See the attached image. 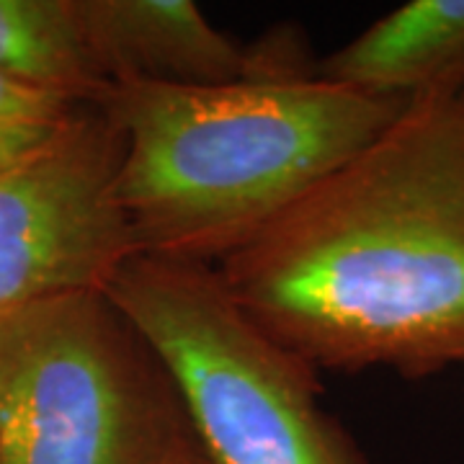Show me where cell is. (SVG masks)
<instances>
[{"label": "cell", "instance_id": "cell-1", "mask_svg": "<svg viewBox=\"0 0 464 464\" xmlns=\"http://www.w3.org/2000/svg\"><path fill=\"white\" fill-rule=\"evenodd\" d=\"M212 268L315 369L464 364V96L411 103Z\"/></svg>", "mask_w": 464, "mask_h": 464}, {"label": "cell", "instance_id": "cell-2", "mask_svg": "<svg viewBox=\"0 0 464 464\" xmlns=\"http://www.w3.org/2000/svg\"><path fill=\"white\" fill-rule=\"evenodd\" d=\"M96 106L121 134L116 201L137 253L207 266L411 109L313 63L227 85L114 83Z\"/></svg>", "mask_w": 464, "mask_h": 464}, {"label": "cell", "instance_id": "cell-3", "mask_svg": "<svg viewBox=\"0 0 464 464\" xmlns=\"http://www.w3.org/2000/svg\"><path fill=\"white\" fill-rule=\"evenodd\" d=\"M0 464H209L179 384L103 289L0 313Z\"/></svg>", "mask_w": 464, "mask_h": 464}, {"label": "cell", "instance_id": "cell-4", "mask_svg": "<svg viewBox=\"0 0 464 464\" xmlns=\"http://www.w3.org/2000/svg\"><path fill=\"white\" fill-rule=\"evenodd\" d=\"M103 292L168 366L209 464H372L323 408L315 366L258 328L212 266L134 253Z\"/></svg>", "mask_w": 464, "mask_h": 464}, {"label": "cell", "instance_id": "cell-5", "mask_svg": "<svg viewBox=\"0 0 464 464\" xmlns=\"http://www.w3.org/2000/svg\"><path fill=\"white\" fill-rule=\"evenodd\" d=\"M121 134L99 106L24 163L0 170V313L103 289L137 253L116 201Z\"/></svg>", "mask_w": 464, "mask_h": 464}, {"label": "cell", "instance_id": "cell-6", "mask_svg": "<svg viewBox=\"0 0 464 464\" xmlns=\"http://www.w3.org/2000/svg\"><path fill=\"white\" fill-rule=\"evenodd\" d=\"M85 42L109 83L227 85L310 63L299 32L243 47L191 0H75Z\"/></svg>", "mask_w": 464, "mask_h": 464}, {"label": "cell", "instance_id": "cell-7", "mask_svg": "<svg viewBox=\"0 0 464 464\" xmlns=\"http://www.w3.org/2000/svg\"><path fill=\"white\" fill-rule=\"evenodd\" d=\"M331 83L408 101L464 96V0H411L315 65Z\"/></svg>", "mask_w": 464, "mask_h": 464}, {"label": "cell", "instance_id": "cell-8", "mask_svg": "<svg viewBox=\"0 0 464 464\" xmlns=\"http://www.w3.org/2000/svg\"><path fill=\"white\" fill-rule=\"evenodd\" d=\"M0 75L91 106L111 88L85 42L75 0H0Z\"/></svg>", "mask_w": 464, "mask_h": 464}, {"label": "cell", "instance_id": "cell-9", "mask_svg": "<svg viewBox=\"0 0 464 464\" xmlns=\"http://www.w3.org/2000/svg\"><path fill=\"white\" fill-rule=\"evenodd\" d=\"M85 106L91 103L0 75V170L24 163L54 142Z\"/></svg>", "mask_w": 464, "mask_h": 464}]
</instances>
